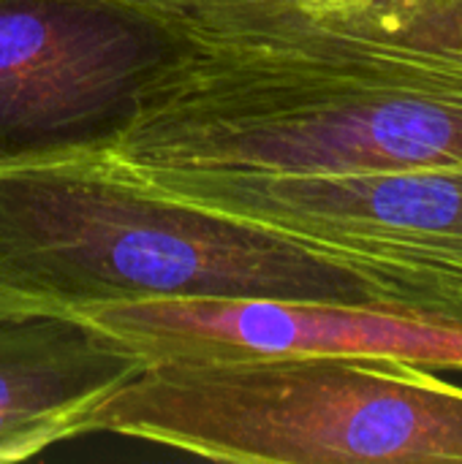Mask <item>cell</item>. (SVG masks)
<instances>
[{
    "mask_svg": "<svg viewBox=\"0 0 462 464\" xmlns=\"http://www.w3.org/2000/svg\"><path fill=\"white\" fill-rule=\"evenodd\" d=\"M152 299L365 307L310 245L174 196L112 155L0 169V315H76Z\"/></svg>",
    "mask_w": 462,
    "mask_h": 464,
    "instance_id": "cell-1",
    "label": "cell"
},
{
    "mask_svg": "<svg viewBox=\"0 0 462 464\" xmlns=\"http://www.w3.org/2000/svg\"><path fill=\"white\" fill-rule=\"evenodd\" d=\"M131 166L354 177L462 163V92L294 52L202 44L112 147Z\"/></svg>",
    "mask_w": 462,
    "mask_h": 464,
    "instance_id": "cell-2",
    "label": "cell"
},
{
    "mask_svg": "<svg viewBox=\"0 0 462 464\" xmlns=\"http://www.w3.org/2000/svg\"><path fill=\"white\" fill-rule=\"evenodd\" d=\"M84 435L234 464H462V389L381 359L155 362L90 413Z\"/></svg>",
    "mask_w": 462,
    "mask_h": 464,
    "instance_id": "cell-3",
    "label": "cell"
},
{
    "mask_svg": "<svg viewBox=\"0 0 462 464\" xmlns=\"http://www.w3.org/2000/svg\"><path fill=\"white\" fill-rule=\"evenodd\" d=\"M131 169L174 196L310 245L357 283L370 310L462 326V163L354 177Z\"/></svg>",
    "mask_w": 462,
    "mask_h": 464,
    "instance_id": "cell-4",
    "label": "cell"
},
{
    "mask_svg": "<svg viewBox=\"0 0 462 464\" xmlns=\"http://www.w3.org/2000/svg\"><path fill=\"white\" fill-rule=\"evenodd\" d=\"M196 46L150 0H0V169L109 155Z\"/></svg>",
    "mask_w": 462,
    "mask_h": 464,
    "instance_id": "cell-5",
    "label": "cell"
},
{
    "mask_svg": "<svg viewBox=\"0 0 462 464\" xmlns=\"http://www.w3.org/2000/svg\"><path fill=\"white\" fill-rule=\"evenodd\" d=\"M76 318L144 364L270 356H338L460 367L462 326L370 307L300 299H152L103 304Z\"/></svg>",
    "mask_w": 462,
    "mask_h": 464,
    "instance_id": "cell-6",
    "label": "cell"
},
{
    "mask_svg": "<svg viewBox=\"0 0 462 464\" xmlns=\"http://www.w3.org/2000/svg\"><path fill=\"white\" fill-rule=\"evenodd\" d=\"M202 44L359 63L462 90V0H150Z\"/></svg>",
    "mask_w": 462,
    "mask_h": 464,
    "instance_id": "cell-7",
    "label": "cell"
},
{
    "mask_svg": "<svg viewBox=\"0 0 462 464\" xmlns=\"http://www.w3.org/2000/svg\"><path fill=\"white\" fill-rule=\"evenodd\" d=\"M144 362L76 315H0V464L84 438Z\"/></svg>",
    "mask_w": 462,
    "mask_h": 464,
    "instance_id": "cell-8",
    "label": "cell"
}]
</instances>
